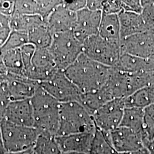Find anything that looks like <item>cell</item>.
<instances>
[{"mask_svg":"<svg viewBox=\"0 0 154 154\" xmlns=\"http://www.w3.org/2000/svg\"><path fill=\"white\" fill-rule=\"evenodd\" d=\"M2 119L17 125L34 127L31 99L11 101L6 109Z\"/></svg>","mask_w":154,"mask_h":154,"instance_id":"5bb4252c","label":"cell"},{"mask_svg":"<svg viewBox=\"0 0 154 154\" xmlns=\"http://www.w3.org/2000/svg\"><path fill=\"white\" fill-rule=\"evenodd\" d=\"M8 154H36L34 150L33 149V148L32 149H28L26 150H23L21 151L17 152H13V153H9Z\"/></svg>","mask_w":154,"mask_h":154,"instance_id":"ee69618b","label":"cell"},{"mask_svg":"<svg viewBox=\"0 0 154 154\" xmlns=\"http://www.w3.org/2000/svg\"><path fill=\"white\" fill-rule=\"evenodd\" d=\"M49 49L57 67L64 71L82 53L83 45L70 31L53 34Z\"/></svg>","mask_w":154,"mask_h":154,"instance_id":"277c9868","label":"cell"},{"mask_svg":"<svg viewBox=\"0 0 154 154\" xmlns=\"http://www.w3.org/2000/svg\"><path fill=\"white\" fill-rule=\"evenodd\" d=\"M146 148L149 150V154H154V139L148 144Z\"/></svg>","mask_w":154,"mask_h":154,"instance_id":"f6af8a7d","label":"cell"},{"mask_svg":"<svg viewBox=\"0 0 154 154\" xmlns=\"http://www.w3.org/2000/svg\"><path fill=\"white\" fill-rule=\"evenodd\" d=\"M1 85H2V84H0V86H1Z\"/></svg>","mask_w":154,"mask_h":154,"instance_id":"7dc6e473","label":"cell"},{"mask_svg":"<svg viewBox=\"0 0 154 154\" xmlns=\"http://www.w3.org/2000/svg\"><path fill=\"white\" fill-rule=\"evenodd\" d=\"M11 17L6 16L0 13V28H11Z\"/></svg>","mask_w":154,"mask_h":154,"instance_id":"60d3db41","label":"cell"},{"mask_svg":"<svg viewBox=\"0 0 154 154\" xmlns=\"http://www.w3.org/2000/svg\"><path fill=\"white\" fill-rule=\"evenodd\" d=\"M113 99L107 89L103 85L102 88L93 91L82 94L79 103L90 113L93 114L103 105Z\"/></svg>","mask_w":154,"mask_h":154,"instance_id":"ffe728a7","label":"cell"},{"mask_svg":"<svg viewBox=\"0 0 154 154\" xmlns=\"http://www.w3.org/2000/svg\"><path fill=\"white\" fill-rule=\"evenodd\" d=\"M82 53L91 60L105 66L114 67L121 55L120 44L109 42L98 34L86 39Z\"/></svg>","mask_w":154,"mask_h":154,"instance_id":"8992f818","label":"cell"},{"mask_svg":"<svg viewBox=\"0 0 154 154\" xmlns=\"http://www.w3.org/2000/svg\"><path fill=\"white\" fill-rule=\"evenodd\" d=\"M14 13L23 15L38 16V0L16 1Z\"/></svg>","mask_w":154,"mask_h":154,"instance_id":"f546056e","label":"cell"},{"mask_svg":"<svg viewBox=\"0 0 154 154\" xmlns=\"http://www.w3.org/2000/svg\"><path fill=\"white\" fill-rule=\"evenodd\" d=\"M88 154H119L113 147L110 132L101 131L97 128Z\"/></svg>","mask_w":154,"mask_h":154,"instance_id":"cb8c5ba5","label":"cell"},{"mask_svg":"<svg viewBox=\"0 0 154 154\" xmlns=\"http://www.w3.org/2000/svg\"><path fill=\"white\" fill-rule=\"evenodd\" d=\"M126 107L124 99H115L106 103L92 114L97 128L110 132L120 126Z\"/></svg>","mask_w":154,"mask_h":154,"instance_id":"9c48e42d","label":"cell"},{"mask_svg":"<svg viewBox=\"0 0 154 154\" xmlns=\"http://www.w3.org/2000/svg\"><path fill=\"white\" fill-rule=\"evenodd\" d=\"M8 152L6 149L5 146L4 144V139L2 137L1 126H0V154H7Z\"/></svg>","mask_w":154,"mask_h":154,"instance_id":"b9f144b4","label":"cell"},{"mask_svg":"<svg viewBox=\"0 0 154 154\" xmlns=\"http://www.w3.org/2000/svg\"><path fill=\"white\" fill-rule=\"evenodd\" d=\"M102 18V11H91L86 8L78 11L72 30L77 39L83 44L86 39L98 34Z\"/></svg>","mask_w":154,"mask_h":154,"instance_id":"8fae6325","label":"cell"},{"mask_svg":"<svg viewBox=\"0 0 154 154\" xmlns=\"http://www.w3.org/2000/svg\"><path fill=\"white\" fill-rule=\"evenodd\" d=\"M144 124H143V138L144 147L148 145L154 139V104L149 105L143 109Z\"/></svg>","mask_w":154,"mask_h":154,"instance_id":"83f0119b","label":"cell"},{"mask_svg":"<svg viewBox=\"0 0 154 154\" xmlns=\"http://www.w3.org/2000/svg\"><path fill=\"white\" fill-rule=\"evenodd\" d=\"M36 154H61L55 136L39 133L33 147Z\"/></svg>","mask_w":154,"mask_h":154,"instance_id":"4316f807","label":"cell"},{"mask_svg":"<svg viewBox=\"0 0 154 154\" xmlns=\"http://www.w3.org/2000/svg\"><path fill=\"white\" fill-rule=\"evenodd\" d=\"M29 43L28 34L11 30L5 43L0 48V56L6 52L20 49L25 45Z\"/></svg>","mask_w":154,"mask_h":154,"instance_id":"f1b7e54d","label":"cell"},{"mask_svg":"<svg viewBox=\"0 0 154 154\" xmlns=\"http://www.w3.org/2000/svg\"><path fill=\"white\" fill-rule=\"evenodd\" d=\"M112 68L129 74L150 72L154 70V61L128 54H122L116 66Z\"/></svg>","mask_w":154,"mask_h":154,"instance_id":"ac0fdd59","label":"cell"},{"mask_svg":"<svg viewBox=\"0 0 154 154\" xmlns=\"http://www.w3.org/2000/svg\"><path fill=\"white\" fill-rule=\"evenodd\" d=\"M98 35L109 42L120 44L121 38L118 15L102 14Z\"/></svg>","mask_w":154,"mask_h":154,"instance_id":"d6986e66","label":"cell"},{"mask_svg":"<svg viewBox=\"0 0 154 154\" xmlns=\"http://www.w3.org/2000/svg\"><path fill=\"white\" fill-rule=\"evenodd\" d=\"M11 32V28H0V48L5 43Z\"/></svg>","mask_w":154,"mask_h":154,"instance_id":"f35d334b","label":"cell"},{"mask_svg":"<svg viewBox=\"0 0 154 154\" xmlns=\"http://www.w3.org/2000/svg\"></svg>","mask_w":154,"mask_h":154,"instance_id":"c3c4849f","label":"cell"},{"mask_svg":"<svg viewBox=\"0 0 154 154\" xmlns=\"http://www.w3.org/2000/svg\"><path fill=\"white\" fill-rule=\"evenodd\" d=\"M39 85L61 103L80 102L81 92L66 76L63 70H57L47 80L39 83Z\"/></svg>","mask_w":154,"mask_h":154,"instance_id":"52a82bcc","label":"cell"},{"mask_svg":"<svg viewBox=\"0 0 154 154\" xmlns=\"http://www.w3.org/2000/svg\"><path fill=\"white\" fill-rule=\"evenodd\" d=\"M97 129L93 116L78 102L60 105L59 127L56 136L78 133H94Z\"/></svg>","mask_w":154,"mask_h":154,"instance_id":"3957f363","label":"cell"},{"mask_svg":"<svg viewBox=\"0 0 154 154\" xmlns=\"http://www.w3.org/2000/svg\"><path fill=\"white\" fill-rule=\"evenodd\" d=\"M143 11L140 14L149 31L154 32V1H141Z\"/></svg>","mask_w":154,"mask_h":154,"instance_id":"4dcf8cb0","label":"cell"},{"mask_svg":"<svg viewBox=\"0 0 154 154\" xmlns=\"http://www.w3.org/2000/svg\"><path fill=\"white\" fill-rule=\"evenodd\" d=\"M35 49V46L29 43L25 45L20 49L26 73L32 66V60Z\"/></svg>","mask_w":154,"mask_h":154,"instance_id":"1f68e13d","label":"cell"},{"mask_svg":"<svg viewBox=\"0 0 154 154\" xmlns=\"http://www.w3.org/2000/svg\"><path fill=\"white\" fill-rule=\"evenodd\" d=\"M112 67L93 61L82 53L64 72L81 93L84 94L102 88L107 82Z\"/></svg>","mask_w":154,"mask_h":154,"instance_id":"6da1fadb","label":"cell"},{"mask_svg":"<svg viewBox=\"0 0 154 154\" xmlns=\"http://www.w3.org/2000/svg\"><path fill=\"white\" fill-rule=\"evenodd\" d=\"M46 20L39 16L23 15L14 13L11 19V30L28 34Z\"/></svg>","mask_w":154,"mask_h":154,"instance_id":"7402d4cb","label":"cell"},{"mask_svg":"<svg viewBox=\"0 0 154 154\" xmlns=\"http://www.w3.org/2000/svg\"><path fill=\"white\" fill-rule=\"evenodd\" d=\"M86 8L91 11H100L102 12L103 1H86Z\"/></svg>","mask_w":154,"mask_h":154,"instance_id":"74e56055","label":"cell"},{"mask_svg":"<svg viewBox=\"0 0 154 154\" xmlns=\"http://www.w3.org/2000/svg\"><path fill=\"white\" fill-rule=\"evenodd\" d=\"M94 133L83 132L63 136H56L55 139L62 152H78L88 154Z\"/></svg>","mask_w":154,"mask_h":154,"instance_id":"2e32d148","label":"cell"},{"mask_svg":"<svg viewBox=\"0 0 154 154\" xmlns=\"http://www.w3.org/2000/svg\"><path fill=\"white\" fill-rule=\"evenodd\" d=\"M34 127L39 133L55 136L58 130L61 103L40 85L31 99Z\"/></svg>","mask_w":154,"mask_h":154,"instance_id":"7a4b0ae2","label":"cell"},{"mask_svg":"<svg viewBox=\"0 0 154 154\" xmlns=\"http://www.w3.org/2000/svg\"><path fill=\"white\" fill-rule=\"evenodd\" d=\"M114 149L119 154L132 152L145 147L142 136L131 130L118 127L110 132Z\"/></svg>","mask_w":154,"mask_h":154,"instance_id":"4fadbf2b","label":"cell"},{"mask_svg":"<svg viewBox=\"0 0 154 154\" xmlns=\"http://www.w3.org/2000/svg\"><path fill=\"white\" fill-rule=\"evenodd\" d=\"M64 5L70 11L77 13L86 8V1L84 0H77L72 1H65L63 2Z\"/></svg>","mask_w":154,"mask_h":154,"instance_id":"8d00e7d4","label":"cell"},{"mask_svg":"<svg viewBox=\"0 0 154 154\" xmlns=\"http://www.w3.org/2000/svg\"><path fill=\"white\" fill-rule=\"evenodd\" d=\"M122 7L123 11L131 12L141 14L143 11V7L141 1L139 0H127L121 1Z\"/></svg>","mask_w":154,"mask_h":154,"instance_id":"836d02e7","label":"cell"},{"mask_svg":"<svg viewBox=\"0 0 154 154\" xmlns=\"http://www.w3.org/2000/svg\"><path fill=\"white\" fill-rule=\"evenodd\" d=\"M58 6L47 18L51 33L53 34L73 30L77 20V13L70 11L63 4Z\"/></svg>","mask_w":154,"mask_h":154,"instance_id":"9a60e30c","label":"cell"},{"mask_svg":"<svg viewBox=\"0 0 154 154\" xmlns=\"http://www.w3.org/2000/svg\"><path fill=\"white\" fill-rule=\"evenodd\" d=\"M118 17L121 39L138 33L149 31L140 14L122 11L118 14Z\"/></svg>","mask_w":154,"mask_h":154,"instance_id":"e0dca14e","label":"cell"},{"mask_svg":"<svg viewBox=\"0 0 154 154\" xmlns=\"http://www.w3.org/2000/svg\"><path fill=\"white\" fill-rule=\"evenodd\" d=\"M9 72L2 60L0 58V84L5 82L7 79Z\"/></svg>","mask_w":154,"mask_h":154,"instance_id":"ab89813d","label":"cell"},{"mask_svg":"<svg viewBox=\"0 0 154 154\" xmlns=\"http://www.w3.org/2000/svg\"><path fill=\"white\" fill-rule=\"evenodd\" d=\"M29 43L36 49L49 48L53 39V34L48 27L47 21L34 28L28 33Z\"/></svg>","mask_w":154,"mask_h":154,"instance_id":"d4e9b609","label":"cell"},{"mask_svg":"<svg viewBox=\"0 0 154 154\" xmlns=\"http://www.w3.org/2000/svg\"><path fill=\"white\" fill-rule=\"evenodd\" d=\"M0 58L9 73L26 77L20 49L8 51L0 56Z\"/></svg>","mask_w":154,"mask_h":154,"instance_id":"484cf974","label":"cell"},{"mask_svg":"<svg viewBox=\"0 0 154 154\" xmlns=\"http://www.w3.org/2000/svg\"><path fill=\"white\" fill-rule=\"evenodd\" d=\"M61 154H82V153H78V152H62Z\"/></svg>","mask_w":154,"mask_h":154,"instance_id":"bcb514c9","label":"cell"},{"mask_svg":"<svg viewBox=\"0 0 154 154\" xmlns=\"http://www.w3.org/2000/svg\"><path fill=\"white\" fill-rule=\"evenodd\" d=\"M122 11L121 1H103L102 14L118 15Z\"/></svg>","mask_w":154,"mask_h":154,"instance_id":"d6a6232c","label":"cell"},{"mask_svg":"<svg viewBox=\"0 0 154 154\" xmlns=\"http://www.w3.org/2000/svg\"><path fill=\"white\" fill-rule=\"evenodd\" d=\"M4 85L11 101L32 99L39 86V83L28 77L10 73Z\"/></svg>","mask_w":154,"mask_h":154,"instance_id":"7c38bea8","label":"cell"},{"mask_svg":"<svg viewBox=\"0 0 154 154\" xmlns=\"http://www.w3.org/2000/svg\"><path fill=\"white\" fill-rule=\"evenodd\" d=\"M16 1L0 0V13L11 18L15 12Z\"/></svg>","mask_w":154,"mask_h":154,"instance_id":"e575fe53","label":"cell"},{"mask_svg":"<svg viewBox=\"0 0 154 154\" xmlns=\"http://www.w3.org/2000/svg\"><path fill=\"white\" fill-rule=\"evenodd\" d=\"M11 102L4 83L0 86V121L3 118L6 109Z\"/></svg>","mask_w":154,"mask_h":154,"instance_id":"d590c367","label":"cell"},{"mask_svg":"<svg viewBox=\"0 0 154 154\" xmlns=\"http://www.w3.org/2000/svg\"><path fill=\"white\" fill-rule=\"evenodd\" d=\"M126 107L144 109L154 104V84L138 90L124 99Z\"/></svg>","mask_w":154,"mask_h":154,"instance_id":"44dd1931","label":"cell"},{"mask_svg":"<svg viewBox=\"0 0 154 154\" xmlns=\"http://www.w3.org/2000/svg\"><path fill=\"white\" fill-rule=\"evenodd\" d=\"M122 54L154 61V32L146 31L122 39Z\"/></svg>","mask_w":154,"mask_h":154,"instance_id":"ba28073f","label":"cell"},{"mask_svg":"<svg viewBox=\"0 0 154 154\" xmlns=\"http://www.w3.org/2000/svg\"><path fill=\"white\" fill-rule=\"evenodd\" d=\"M150 154L149 152V150L146 147H144L142 149H139L138 150L132 151V152H129L127 153H123V154Z\"/></svg>","mask_w":154,"mask_h":154,"instance_id":"7bdbcfd3","label":"cell"},{"mask_svg":"<svg viewBox=\"0 0 154 154\" xmlns=\"http://www.w3.org/2000/svg\"><path fill=\"white\" fill-rule=\"evenodd\" d=\"M144 111L143 109L135 107L125 108L120 126L128 128L140 134L142 137Z\"/></svg>","mask_w":154,"mask_h":154,"instance_id":"603a6c76","label":"cell"},{"mask_svg":"<svg viewBox=\"0 0 154 154\" xmlns=\"http://www.w3.org/2000/svg\"><path fill=\"white\" fill-rule=\"evenodd\" d=\"M59 70L48 48L36 49L32 66L26 73L28 78L38 83L42 82Z\"/></svg>","mask_w":154,"mask_h":154,"instance_id":"30bf717a","label":"cell"},{"mask_svg":"<svg viewBox=\"0 0 154 154\" xmlns=\"http://www.w3.org/2000/svg\"><path fill=\"white\" fill-rule=\"evenodd\" d=\"M0 126L8 154L33 148L38 136V131L33 127L17 125L3 119Z\"/></svg>","mask_w":154,"mask_h":154,"instance_id":"5b68a950","label":"cell"}]
</instances>
